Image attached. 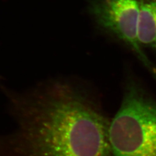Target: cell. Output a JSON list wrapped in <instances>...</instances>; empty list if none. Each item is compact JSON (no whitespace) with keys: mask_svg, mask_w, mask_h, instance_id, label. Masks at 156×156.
I'll list each match as a JSON object with an SVG mask.
<instances>
[{"mask_svg":"<svg viewBox=\"0 0 156 156\" xmlns=\"http://www.w3.org/2000/svg\"><path fill=\"white\" fill-rule=\"evenodd\" d=\"M18 129L7 136L20 156H112L109 124L61 83L13 99Z\"/></svg>","mask_w":156,"mask_h":156,"instance_id":"1","label":"cell"},{"mask_svg":"<svg viewBox=\"0 0 156 156\" xmlns=\"http://www.w3.org/2000/svg\"><path fill=\"white\" fill-rule=\"evenodd\" d=\"M112 156H156V102L130 87L109 124Z\"/></svg>","mask_w":156,"mask_h":156,"instance_id":"2","label":"cell"},{"mask_svg":"<svg viewBox=\"0 0 156 156\" xmlns=\"http://www.w3.org/2000/svg\"><path fill=\"white\" fill-rule=\"evenodd\" d=\"M90 12L100 26L126 42L151 71L154 68L141 50L139 40L140 5L137 0H95Z\"/></svg>","mask_w":156,"mask_h":156,"instance_id":"3","label":"cell"},{"mask_svg":"<svg viewBox=\"0 0 156 156\" xmlns=\"http://www.w3.org/2000/svg\"><path fill=\"white\" fill-rule=\"evenodd\" d=\"M139 5V42L156 50V0H140Z\"/></svg>","mask_w":156,"mask_h":156,"instance_id":"4","label":"cell"},{"mask_svg":"<svg viewBox=\"0 0 156 156\" xmlns=\"http://www.w3.org/2000/svg\"><path fill=\"white\" fill-rule=\"evenodd\" d=\"M0 156H20L5 137L0 138Z\"/></svg>","mask_w":156,"mask_h":156,"instance_id":"5","label":"cell"}]
</instances>
